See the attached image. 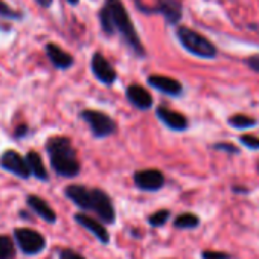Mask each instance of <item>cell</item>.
<instances>
[{"label":"cell","mask_w":259,"mask_h":259,"mask_svg":"<svg viewBox=\"0 0 259 259\" xmlns=\"http://www.w3.org/2000/svg\"><path fill=\"white\" fill-rule=\"evenodd\" d=\"M101 28L107 35L120 34L125 43L133 49L139 57L145 55L144 46L139 40V35L133 26V22L128 16V11L122 5L120 0H105V5L99 11Z\"/></svg>","instance_id":"cell-1"},{"label":"cell","mask_w":259,"mask_h":259,"mask_svg":"<svg viewBox=\"0 0 259 259\" xmlns=\"http://www.w3.org/2000/svg\"><path fill=\"white\" fill-rule=\"evenodd\" d=\"M46 150L51 159V165L58 176L76 177L81 171V165L70 139L64 136L51 138L46 144Z\"/></svg>","instance_id":"cell-2"},{"label":"cell","mask_w":259,"mask_h":259,"mask_svg":"<svg viewBox=\"0 0 259 259\" xmlns=\"http://www.w3.org/2000/svg\"><path fill=\"white\" fill-rule=\"evenodd\" d=\"M180 45L192 55L198 57V58H204V60H212L218 55V49L217 46L207 40L204 35L195 32L194 29H189L186 26H179L177 32H176Z\"/></svg>","instance_id":"cell-3"},{"label":"cell","mask_w":259,"mask_h":259,"mask_svg":"<svg viewBox=\"0 0 259 259\" xmlns=\"http://www.w3.org/2000/svg\"><path fill=\"white\" fill-rule=\"evenodd\" d=\"M85 210L95 212L98 218L105 224H114L116 221V210L113 201L102 189H90Z\"/></svg>","instance_id":"cell-4"},{"label":"cell","mask_w":259,"mask_h":259,"mask_svg":"<svg viewBox=\"0 0 259 259\" xmlns=\"http://www.w3.org/2000/svg\"><path fill=\"white\" fill-rule=\"evenodd\" d=\"M14 239L19 245V248L25 254H38L46 248V239L45 236L32 229L28 227H19L14 230Z\"/></svg>","instance_id":"cell-5"},{"label":"cell","mask_w":259,"mask_h":259,"mask_svg":"<svg viewBox=\"0 0 259 259\" xmlns=\"http://www.w3.org/2000/svg\"><path fill=\"white\" fill-rule=\"evenodd\" d=\"M84 122L90 126L96 138H107L116 132V122L105 113L98 110H84L81 113Z\"/></svg>","instance_id":"cell-6"},{"label":"cell","mask_w":259,"mask_h":259,"mask_svg":"<svg viewBox=\"0 0 259 259\" xmlns=\"http://www.w3.org/2000/svg\"><path fill=\"white\" fill-rule=\"evenodd\" d=\"M0 166H2L5 171L20 177V179H29L31 177V171L29 166L26 163V159L22 157L17 151L14 150H8L5 151L2 156H0Z\"/></svg>","instance_id":"cell-7"},{"label":"cell","mask_w":259,"mask_h":259,"mask_svg":"<svg viewBox=\"0 0 259 259\" xmlns=\"http://www.w3.org/2000/svg\"><path fill=\"white\" fill-rule=\"evenodd\" d=\"M135 185L142 189V191H148V192H154L163 188L165 185V176L162 171L159 169H144V171H138L135 174Z\"/></svg>","instance_id":"cell-8"},{"label":"cell","mask_w":259,"mask_h":259,"mask_svg":"<svg viewBox=\"0 0 259 259\" xmlns=\"http://www.w3.org/2000/svg\"><path fill=\"white\" fill-rule=\"evenodd\" d=\"M92 72H93L95 78L98 81H101L102 84H105V85H111L116 81V76H117L114 67L99 52H96L92 57Z\"/></svg>","instance_id":"cell-9"},{"label":"cell","mask_w":259,"mask_h":259,"mask_svg":"<svg viewBox=\"0 0 259 259\" xmlns=\"http://www.w3.org/2000/svg\"><path fill=\"white\" fill-rule=\"evenodd\" d=\"M145 11L162 14L169 25H177L182 20V13H183L182 4L179 0H159L157 8H147Z\"/></svg>","instance_id":"cell-10"},{"label":"cell","mask_w":259,"mask_h":259,"mask_svg":"<svg viewBox=\"0 0 259 259\" xmlns=\"http://www.w3.org/2000/svg\"><path fill=\"white\" fill-rule=\"evenodd\" d=\"M148 84L151 87H154L156 90L169 95V96H180L183 93V85L180 81L169 78V76H163V75H151L148 78Z\"/></svg>","instance_id":"cell-11"},{"label":"cell","mask_w":259,"mask_h":259,"mask_svg":"<svg viewBox=\"0 0 259 259\" xmlns=\"http://www.w3.org/2000/svg\"><path fill=\"white\" fill-rule=\"evenodd\" d=\"M73 218H75V221H76L78 224H81L84 229H87L92 235H95V238H96L99 242L107 244V242L110 241V235H108L107 229L104 227V224H102L101 221L92 218V217L87 215V213H75Z\"/></svg>","instance_id":"cell-12"},{"label":"cell","mask_w":259,"mask_h":259,"mask_svg":"<svg viewBox=\"0 0 259 259\" xmlns=\"http://www.w3.org/2000/svg\"><path fill=\"white\" fill-rule=\"evenodd\" d=\"M126 98L136 108L139 110H150L153 107V96L147 89L139 84H132L126 89Z\"/></svg>","instance_id":"cell-13"},{"label":"cell","mask_w":259,"mask_h":259,"mask_svg":"<svg viewBox=\"0 0 259 259\" xmlns=\"http://www.w3.org/2000/svg\"><path fill=\"white\" fill-rule=\"evenodd\" d=\"M156 113H157V117L168 128L174 130V132H185V130L188 128V119H186V116H183L179 111L169 110L166 107H159Z\"/></svg>","instance_id":"cell-14"},{"label":"cell","mask_w":259,"mask_h":259,"mask_svg":"<svg viewBox=\"0 0 259 259\" xmlns=\"http://www.w3.org/2000/svg\"><path fill=\"white\" fill-rule=\"evenodd\" d=\"M46 54H48V58L51 60L52 66L57 69L66 70V69H70L73 66V57L54 43L46 45Z\"/></svg>","instance_id":"cell-15"},{"label":"cell","mask_w":259,"mask_h":259,"mask_svg":"<svg viewBox=\"0 0 259 259\" xmlns=\"http://www.w3.org/2000/svg\"><path fill=\"white\" fill-rule=\"evenodd\" d=\"M26 201H28V206H29L40 218H43L46 223L54 224V223L57 221V213H55V210H54L43 198H40L38 195H29Z\"/></svg>","instance_id":"cell-16"},{"label":"cell","mask_w":259,"mask_h":259,"mask_svg":"<svg viewBox=\"0 0 259 259\" xmlns=\"http://www.w3.org/2000/svg\"><path fill=\"white\" fill-rule=\"evenodd\" d=\"M25 159H26V163L29 166V171H31V174L34 177H37L38 180H43V182H46L49 179V174L46 171V166H45V163H43V160H41V157H40L38 153L29 151Z\"/></svg>","instance_id":"cell-17"},{"label":"cell","mask_w":259,"mask_h":259,"mask_svg":"<svg viewBox=\"0 0 259 259\" xmlns=\"http://www.w3.org/2000/svg\"><path fill=\"white\" fill-rule=\"evenodd\" d=\"M200 226V218L195 213L185 212L174 220V227L177 229H195Z\"/></svg>","instance_id":"cell-18"},{"label":"cell","mask_w":259,"mask_h":259,"mask_svg":"<svg viewBox=\"0 0 259 259\" xmlns=\"http://www.w3.org/2000/svg\"><path fill=\"white\" fill-rule=\"evenodd\" d=\"M227 123L233 128H238V130H245V128H251L257 123L256 119L250 117V116H245V114H233L227 119Z\"/></svg>","instance_id":"cell-19"},{"label":"cell","mask_w":259,"mask_h":259,"mask_svg":"<svg viewBox=\"0 0 259 259\" xmlns=\"http://www.w3.org/2000/svg\"><path fill=\"white\" fill-rule=\"evenodd\" d=\"M14 256L16 251L13 241L5 235H0V259H14Z\"/></svg>","instance_id":"cell-20"},{"label":"cell","mask_w":259,"mask_h":259,"mask_svg":"<svg viewBox=\"0 0 259 259\" xmlns=\"http://www.w3.org/2000/svg\"><path fill=\"white\" fill-rule=\"evenodd\" d=\"M171 217V212L166 210V209H162V210H157L154 212L153 215L148 217V224L153 226V227H162L166 224V221L169 220Z\"/></svg>","instance_id":"cell-21"},{"label":"cell","mask_w":259,"mask_h":259,"mask_svg":"<svg viewBox=\"0 0 259 259\" xmlns=\"http://www.w3.org/2000/svg\"><path fill=\"white\" fill-rule=\"evenodd\" d=\"M0 16L5 17V19H11V20H16V19H22V13L20 11H14L11 7H8L7 2L4 0H0Z\"/></svg>","instance_id":"cell-22"},{"label":"cell","mask_w":259,"mask_h":259,"mask_svg":"<svg viewBox=\"0 0 259 259\" xmlns=\"http://www.w3.org/2000/svg\"><path fill=\"white\" fill-rule=\"evenodd\" d=\"M239 142L248 150H259V138L254 135H242L239 138Z\"/></svg>","instance_id":"cell-23"},{"label":"cell","mask_w":259,"mask_h":259,"mask_svg":"<svg viewBox=\"0 0 259 259\" xmlns=\"http://www.w3.org/2000/svg\"><path fill=\"white\" fill-rule=\"evenodd\" d=\"M201 259H232L230 254L223 253V251H212V250H204L201 253Z\"/></svg>","instance_id":"cell-24"},{"label":"cell","mask_w":259,"mask_h":259,"mask_svg":"<svg viewBox=\"0 0 259 259\" xmlns=\"http://www.w3.org/2000/svg\"><path fill=\"white\" fill-rule=\"evenodd\" d=\"M213 150L224 151V153H229V154H238V153H239V150H238L235 145H232V144H224V142L215 144V145H213Z\"/></svg>","instance_id":"cell-25"},{"label":"cell","mask_w":259,"mask_h":259,"mask_svg":"<svg viewBox=\"0 0 259 259\" xmlns=\"http://www.w3.org/2000/svg\"><path fill=\"white\" fill-rule=\"evenodd\" d=\"M60 259H85V257L81 256L79 253L70 250V248H66V250H61L60 251Z\"/></svg>","instance_id":"cell-26"},{"label":"cell","mask_w":259,"mask_h":259,"mask_svg":"<svg viewBox=\"0 0 259 259\" xmlns=\"http://www.w3.org/2000/svg\"><path fill=\"white\" fill-rule=\"evenodd\" d=\"M247 64H248L250 69H253L254 72L259 73V55H251V57H248V58H247Z\"/></svg>","instance_id":"cell-27"},{"label":"cell","mask_w":259,"mask_h":259,"mask_svg":"<svg viewBox=\"0 0 259 259\" xmlns=\"http://www.w3.org/2000/svg\"><path fill=\"white\" fill-rule=\"evenodd\" d=\"M26 133H28V126L26 125H20V126L16 128V136L17 138H23V136H26Z\"/></svg>","instance_id":"cell-28"},{"label":"cell","mask_w":259,"mask_h":259,"mask_svg":"<svg viewBox=\"0 0 259 259\" xmlns=\"http://www.w3.org/2000/svg\"><path fill=\"white\" fill-rule=\"evenodd\" d=\"M35 2L43 8H49L52 5V0H35Z\"/></svg>","instance_id":"cell-29"},{"label":"cell","mask_w":259,"mask_h":259,"mask_svg":"<svg viewBox=\"0 0 259 259\" xmlns=\"http://www.w3.org/2000/svg\"><path fill=\"white\" fill-rule=\"evenodd\" d=\"M233 192H242V194H247L248 191H247L245 188H236V186H235V188H233Z\"/></svg>","instance_id":"cell-30"},{"label":"cell","mask_w":259,"mask_h":259,"mask_svg":"<svg viewBox=\"0 0 259 259\" xmlns=\"http://www.w3.org/2000/svg\"><path fill=\"white\" fill-rule=\"evenodd\" d=\"M67 2H69V4H72V5H78L79 0H67Z\"/></svg>","instance_id":"cell-31"}]
</instances>
